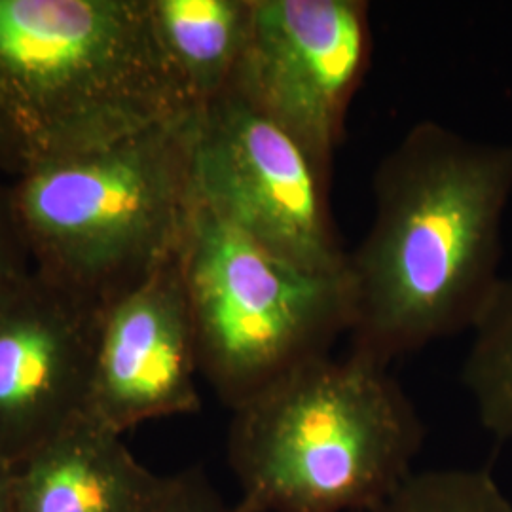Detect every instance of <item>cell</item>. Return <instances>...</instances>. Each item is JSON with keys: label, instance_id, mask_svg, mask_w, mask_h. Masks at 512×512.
<instances>
[{"label": "cell", "instance_id": "15", "mask_svg": "<svg viewBox=\"0 0 512 512\" xmlns=\"http://www.w3.org/2000/svg\"><path fill=\"white\" fill-rule=\"evenodd\" d=\"M33 270L19 230L12 184L0 181V287Z\"/></svg>", "mask_w": 512, "mask_h": 512}, {"label": "cell", "instance_id": "13", "mask_svg": "<svg viewBox=\"0 0 512 512\" xmlns=\"http://www.w3.org/2000/svg\"><path fill=\"white\" fill-rule=\"evenodd\" d=\"M374 512H512L509 495L486 469L412 473Z\"/></svg>", "mask_w": 512, "mask_h": 512}, {"label": "cell", "instance_id": "9", "mask_svg": "<svg viewBox=\"0 0 512 512\" xmlns=\"http://www.w3.org/2000/svg\"><path fill=\"white\" fill-rule=\"evenodd\" d=\"M200 376L179 251L103 310L84 416L124 435L147 421L196 414Z\"/></svg>", "mask_w": 512, "mask_h": 512}, {"label": "cell", "instance_id": "8", "mask_svg": "<svg viewBox=\"0 0 512 512\" xmlns=\"http://www.w3.org/2000/svg\"><path fill=\"white\" fill-rule=\"evenodd\" d=\"M103 308L31 270L0 287V461L86 414Z\"/></svg>", "mask_w": 512, "mask_h": 512}, {"label": "cell", "instance_id": "1", "mask_svg": "<svg viewBox=\"0 0 512 512\" xmlns=\"http://www.w3.org/2000/svg\"><path fill=\"white\" fill-rule=\"evenodd\" d=\"M374 213L346 255L351 351L389 366L471 332L501 279L512 145L435 120L406 129L378 162Z\"/></svg>", "mask_w": 512, "mask_h": 512}, {"label": "cell", "instance_id": "10", "mask_svg": "<svg viewBox=\"0 0 512 512\" xmlns=\"http://www.w3.org/2000/svg\"><path fill=\"white\" fill-rule=\"evenodd\" d=\"M122 437L88 416L73 421L12 467L14 512H154L169 475Z\"/></svg>", "mask_w": 512, "mask_h": 512}, {"label": "cell", "instance_id": "16", "mask_svg": "<svg viewBox=\"0 0 512 512\" xmlns=\"http://www.w3.org/2000/svg\"><path fill=\"white\" fill-rule=\"evenodd\" d=\"M0 512H14L12 509V467L0 461Z\"/></svg>", "mask_w": 512, "mask_h": 512}, {"label": "cell", "instance_id": "12", "mask_svg": "<svg viewBox=\"0 0 512 512\" xmlns=\"http://www.w3.org/2000/svg\"><path fill=\"white\" fill-rule=\"evenodd\" d=\"M471 334L461 380L482 427L512 440V270L501 275Z\"/></svg>", "mask_w": 512, "mask_h": 512}, {"label": "cell", "instance_id": "5", "mask_svg": "<svg viewBox=\"0 0 512 512\" xmlns=\"http://www.w3.org/2000/svg\"><path fill=\"white\" fill-rule=\"evenodd\" d=\"M202 378L238 408L349 334L342 272H311L268 253L196 200L181 247Z\"/></svg>", "mask_w": 512, "mask_h": 512}, {"label": "cell", "instance_id": "2", "mask_svg": "<svg viewBox=\"0 0 512 512\" xmlns=\"http://www.w3.org/2000/svg\"><path fill=\"white\" fill-rule=\"evenodd\" d=\"M198 114L148 0H0V169L14 179Z\"/></svg>", "mask_w": 512, "mask_h": 512}, {"label": "cell", "instance_id": "3", "mask_svg": "<svg viewBox=\"0 0 512 512\" xmlns=\"http://www.w3.org/2000/svg\"><path fill=\"white\" fill-rule=\"evenodd\" d=\"M423 440L389 366L323 355L232 410L234 512H374L414 473Z\"/></svg>", "mask_w": 512, "mask_h": 512}, {"label": "cell", "instance_id": "7", "mask_svg": "<svg viewBox=\"0 0 512 512\" xmlns=\"http://www.w3.org/2000/svg\"><path fill=\"white\" fill-rule=\"evenodd\" d=\"M372 59L366 0H253L230 90L332 169Z\"/></svg>", "mask_w": 512, "mask_h": 512}, {"label": "cell", "instance_id": "6", "mask_svg": "<svg viewBox=\"0 0 512 512\" xmlns=\"http://www.w3.org/2000/svg\"><path fill=\"white\" fill-rule=\"evenodd\" d=\"M329 181V169L234 90L200 112L196 200L268 253L311 272L346 266Z\"/></svg>", "mask_w": 512, "mask_h": 512}, {"label": "cell", "instance_id": "11", "mask_svg": "<svg viewBox=\"0 0 512 512\" xmlns=\"http://www.w3.org/2000/svg\"><path fill=\"white\" fill-rule=\"evenodd\" d=\"M165 59L202 112L228 92L245 54L253 0H148Z\"/></svg>", "mask_w": 512, "mask_h": 512}, {"label": "cell", "instance_id": "4", "mask_svg": "<svg viewBox=\"0 0 512 512\" xmlns=\"http://www.w3.org/2000/svg\"><path fill=\"white\" fill-rule=\"evenodd\" d=\"M198 116L16 179L12 200L33 270L105 310L177 255L196 207Z\"/></svg>", "mask_w": 512, "mask_h": 512}, {"label": "cell", "instance_id": "14", "mask_svg": "<svg viewBox=\"0 0 512 512\" xmlns=\"http://www.w3.org/2000/svg\"><path fill=\"white\" fill-rule=\"evenodd\" d=\"M154 512H234L200 465L169 475L160 503Z\"/></svg>", "mask_w": 512, "mask_h": 512}]
</instances>
